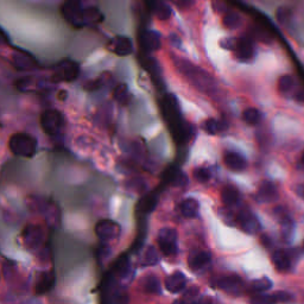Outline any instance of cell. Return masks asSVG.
Segmentation results:
<instances>
[{
    "label": "cell",
    "mask_w": 304,
    "mask_h": 304,
    "mask_svg": "<svg viewBox=\"0 0 304 304\" xmlns=\"http://www.w3.org/2000/svg\"><path fill=\"white\" fill-rule=\"evenodd\" d=\"M242 119H244L246 124L255 126V125H258L260 120H262V114H260L257 108H247L242 113Z\"/></svg>",
    "instance_id": "cell-33"
},
{
    "label": "cell",
    "mask_w": 304,
    "mask_h": 304,
    "mask_svg": "<svg viewBox=\"0 0 304 304\" xmlns=\"http://www.w3.org/2000/svg\"><path fill=\"white\" fill-rule=\"evenodd\" d=\"M221 46L230 50L235 59L241 63H250L256 59V39L250 35H241L239 37H225L221 41Z\"/></svg>",
    "instance_id": "cell-1"
},
{
    "label": "cell",
    "mask_w": 304,
    "mask_h": 304,
    "mask_svg": "<svg viewBox=\"0 0 304 304\" xmlns=\"http://www.w3.org/2000/svg\"><path fill=\"white\" fill-rule=\"evenodd\" d=\"M62 14L68 24L75 29L84 27V9L81 0H66L62 6Z\"/></svg>",
    "instance_id": "cell-6"
},
{
    "label": "cell",
    "mask_w": 304,
    "mask_h": 304,
    "mask_svg": "<svg viewBox=\"0 0 304 304\" xmlns=\"http://www.w3.org/2000/svg\"><path fill=\"white\" fill-rule=\"evenodd\" d=\"M12 60L14 67H16L18 70H31L37 66L34 56L30 55V53L26 51H23V50H17V51L13 53Z\"/></svg>",
    "instance_id": "cell-17"
},
{
    "label": "cell",
    "mask_w": 304,
    "mask_h": 304,
    "mask_svg": "<svg viewBox=\"0 0 304 304\" xmlns=\"http://www.w3.org/2000/svg\"><path fill=\"white\" fill-rule=\"evenodd\" d=\"M272 297L276 303H289L292 301V296L285 291H277L272 295Z\"/></svg>",
    "instance_id": "cell-40"
},
{
    "label": "cell",
    "mask_w": 304,
    "mask_h": 304,
    "mask_svg": "<svg viewBox=\"0 0 304 304\" xmlns=\"http://www.w3.org/2000/svg\"><path fill=\"white\" fill-rule=\"evenodd\" d=\"M80 74V66L71 60H64L57 63L52 71V80L55 82H71L76 80Z\"/></svg>",
    "instance_id": "cell-5"
},
{
    "label": "cell",
    "mask_w": 304,
    "mask_h": 304,
    "mask_svg": "<svg viewBox=\"0 0 304 304\" xmlns=\"http://www.w3.org/2000/svg\"><path fill=\"white\" fill-rule=\"evenodd\" d=\"M185 285H187V278L180 271L170 274L165 280V288L171 294H178V292L183 291Z\"/></svg>",
    "instance_id": "cell-20"
},
{
    "label": "cell",
    "mask_w": 304,
    "mask_h": 304,
    "mask_svg": "<svg viewBox=\"0 0 304 304\" xmlns=\"http://www.w3.org/2000/svg\"><path fill=\"white\" fill-rule=\"evenodd\" d=\"M174 304H199V302H188L185 299H178V301H175Z\"/></svg>",
    "instance_id": "cell-47"
},
{
    "label": "cell",
    "mask_w": 304,
    "mask_h": 304,
    "mask_svg": "<svg viewBox=\"0 0 304 304\" xmlns=\"http://www.w3.org/2000/svg\"><path fill=\"white\" fill-rule=\"evenodd\" d=\"M273 213H274V216H276V219L278 221L283 220L284 217L289 216V214L287 213V210H285L284 207H282V206H277L276 208L273 209Z\"/></svg>",
    "instance_id": "cell-41"
},
{
    "label": "cell",
    "mask_w": 304,
    "mask_h": 304,
    "mask_svg": "<svg viewBox=\"0 0 304 304\" xmlns=\"http://www.w3.org/2000/svg\"><path fill=\"white\" fill-rule=\"evenodd\" d=\"M221 200L226 207L234 206L239 201V191L237 188L227 185L221 190Z\"/></svg>",
    "instance_id": "cell-27"
},
{
    "label": "cell",
    "mask_w": 304,
    "mask_h": 304,
    "mask_svg": "<svg viewBox=\"0 0 304 304\" xmlns=\"http://www.w3.org/2000/svg\"><path fill=\"white\" fill-rule=\"evenodd\" d=\"M210 255L205 251H192L188 257V265L194 272L205 270L210 264Z\"/></svg>",
    "instance_id": "cell-15"
},
{
    "label": "cell",
    "mask_w": 304,
    "mask_h": 304,
    "mask_svg": "<svg viewBox=\"0 0 304 304\" xmlns=\"http://www.w3.org/2000/svg\"><path fill=\"white\" fill-rule=\"evenodd\" d=\"M95 233L102 242H109L119 237L120 226L112 220H101L96 224Z\"/></svg>",
    "instance_id": "cell-10"
},
{
    "label": "cell",
    "mask_w": 304,
    "mask_h": 304,
    "mask_svg": "<svg viewBox=\"0 0 304 304\" xmlns=\"http://www.w3.org/2000/svg\"><path fill=\"white\" fill-rule=\"evenodd\" d=\"M157 202H158V192H150V194L144 195L139 200L137 206H135V210L141 215H145V214H149L155 210Z\"/></svg>",
    "instance_id": "cell-19"
},
{
    "label": "cell",
    "mask_w": 304,
    "mask_h": 304,
    "mask_svg": "<svg viewBox=\"0 0 304 304\" xmlns=\"http://www.w3.org/2000/svg\"><path fill=\"white\" fill-rule=\"evenodd\" d=\"M144 289L149 294H160V284L156 276H149L144 281Z\"/></svg>",
    "instance_id": "cell-35"
},
{
    "label": "cell",
    "mask_w": 304,
    "mask_h": 304,
    "mask_svg": "<svg viewBox=\"0 0 304 304\" xmlns=\"http://www.w3.org/2000/svg\"><path fill=\"white\" fill-rule=\"evenodd\" d=\"M9 146L13 155L31 158L37 150V141L27 133H16L10 138Z\"/></svg>",
    "instance_id": "cell-3"
},
{
    "label": "cell",
    "mask_w": 304,
    "mask_h": 304,
    "mask_svg": "<svg viewBox=\"0 0 304 304\" xmlns=\"http://www.w3.org/2000/svg\"><path fill=\"white\" fill-rule=\"evenodd\" d=\"M303 248H304V241H303Z\"/></svg>",
    "instance_id": "cell-49"
},
{
    "label": "cell",
    "mask_w": 304,
    "mask_h": 304,
    "mask_svg": "<svg viewBox=\"0 0 304 304\" xmlns=\"http://www.w3.org/2000/svg\"><path fill=\"white\" fill-rule=\"evenodd\" d=\"M159 257L157 250L153 246H149L144 255V264L148 266H153L158 263Z\"/></svg>",
    "instance_id": "cell-36"
},
{
    "label": "cell",
    "mask_w": 304,
    "mask_h": 304,
    "mask_svg": "<svg viewBox=\"0 0 304 304\" xmlns=\"http://www.w3.org/2000/svg\"><path fill=\"white\" fill-rule=\"evenodd\" d=\"M160 110H162V114L168 126H169L170 132L176 130L185 123L182 118L180 105H178L176 96L174 94H167L160 100Z\"/></svg>",
    "instance_id": "cell-2"
},
{
    "label": "cell",
    "mask_w": 304,
    "mask_h": 304,
    "mask_svg": "<svg viewBox=\"0 0 304 304\" xmlns=\"http://www.w3.org/2000/svg\"><path fill=\"white\" fill-rule=\"evenodd\" d=\"M41 125L43 131L49 135H55L60 133L63 126V117L59 110L46 109L41 117Z\"/></svg>",
    "instance_id": "cell-8"
},
{
    "label": "cell",
    "mask_w": 304,
    "mask_h": 304,
    "mask_svg": "<svg viewBox=\"0 0 304 304\" xmlns=\"http://www.w3.org/2000/svg\"><path fill=\"white\" fill-rule=\"evenodd\" d=\"M223 21L225 26L227 27V30H234L241 24V18L239 16V13L234 12V11H228L224 16Z\"/></svg>",
    "instance_id": "cell-32"
},
{
    "label": "cell",
    "mask_w": 304,
    "mask_h": 304,
    "mask_svg": "<svg viewBox=\"0 0 304 304\" xmlns=\"http://www.w3.org/2000/svg\"><path fill=\"white\" fill-rule=\"evenodd\" d=\"M278 91L284 98L304 102V91L297 78L292 75H282L278 80Z\"/></svg>",
    "instance_id": "cell-4"
},
{
    "label": "cell",
    "mask_w": 304,
    "mask_h": 304,
    "mask_svg": "<svg viewBox=\"0 0 304 304\" xmlns=\"http://www.w3.org/2000/svg\"><path fill=\"white\" fill-rule=\"evenodd\" d=\"M7 44H9V37H7L6 32L0 27V46L7 45Z\"/></svg>",
    "instance_id": "cell-45"
},
{
    "label": "cell",
    "mask_w": 304,
    "mask_h": 304,
    "mask_svg": "<svg viewBox=\"0 0 304 304\" xmlns=\"http://www.w3.org/2000/svg\"><path fill=\"white\" fill-rule=\"evenodd\" d=\"M281 224V233H282V238L284 239V240H291L292 235H294V232H295V223L294 220L291 219L290 215L284 217L283 220L280 221Z\"/></svg>",
    "instance_id": "cell-29"
},
{
    "label": "cell",
    "mask_w": 304,
    "mask_h": 304,
    "mask_svg": "<svg viewBox=\"0 0 304 304\" xmlns=\"http://www.w3.org/2000/svg\"><path fill=\"white\" fill-rule=\"evenodd\" d=\"M107 49L110 52H113L114 55L127 56L133 52V44H132L131 39L126 36H117L108 42Z\"/></svg>",
    "instance_id": "cell-13"
},
{
    "label": "cell",
    "mask_w": 304,
    "mask_h": 304,
    "mask_svg": "<svg viewBox=\"0 0 304 304\" xmlns=\"http://www.w3.org/2000/svg\"><path fill=\"white\" fill-rule=\"evenodd\" d=\"M130 270V259L127 258L126 255H123L119 259L117 260L113 266V271L120 277H126Z\"/></svg>",
    "instance_id": "cell-31"
},
{
    "label": "cell",
    "mask_w": 304,
    "mask_h": 304,
    "mask_svg": "<svg viewBox=\"0 0 304 304\" xmlns=\"http://www.w3.org/2000/svg\"><path fill=\"white\" fill-rule=\"evenodd\" d=\"M53 273L51 271H44V272L39 273L35 284V291L37 295L46 294L50 289L53 287Z\"/></svg>",
    "instance_id": "cell-22"
},
{
    "label": "cell",
    "mask_w": 304,
    "mask_h": 304,
    "mask_svg": "<svg viewBox=\"0 0 304 304\" xmlns=\"http://www.w3.org/2000/svg\"><path fill=\"white\" fill-rule=\"evenodd\" d=\"M84 27L85 26H94V25H98L103 20V14L101 13L98 7H87V9H84Z\"/></svg>",
    "instance_id": "cell-25"
},
{
    "label": "cell",
    "mask_w": 304,
    "mask_h": 304,
    "mask_svg": "<svg viewBox=\"0 0 304 304\" xmlns=\"http://www.w3.org/2000/svg\"><path fill=\"white\" fill-rule=\"evenodd\" d=\"M164 183H173L177 187H183L188 183V177L182 173L181 170H178L177 168L170 167L163 176Z\"/></svg>",
    "instance_id": "cell-23"
},
{
    "label": "cell",
    "mask_w": 304,
    "mask_h": 304,
    "mask_svg": "<svg viewBox=\"0 0 304 304\" xmlns=\"http://www.w3.org/2000/svg\"><path fill=\"white\" fill-rule=\"evenodd\" d=\"M24 244L29 250H36L43 244L44 232L38 225H27L23 232Z\"/></svg>",
    "instance_id": "cell-11"
},
{
    "label": "cell",
    "mask_w": 304,
    "mask_h": 304,
    "mask_svg": "<svg viewBox=\"0 0 304 304\" xmlns=\"http://www.w3.org/2000/svg\"><path fill=\"white\" fill-rule=\"evenodd\" d=\"M251 304H276V301H274L272 295H264V294H259L253 296L251 298Z\"/></svg>",
    "instance_id": "cell-39"
},
{
    "label": "cell",
    "mask_w": 304,
    "mask_h": 304,
    "mask_svg": "<svg viewBox=\"0 0 304 304\" xmlns=\"http://www.w3.org/2000/svg\"><path fill=\"white\" fill-rule=\"evenodd\" d=\"M260 241H262L264 247H266V248H269V247H271V246H272V240H271V238L269 237V235L263 234L262 237H260Z\"/></svg>",
    "instance_id": "cell-44"
},
{
    "label": "cell",
    "mask_w": 304,
    "mask_h": 304,
    "mask_svg": "<svg viewBox=\"0 0 304 304\" xmlns=\"http://www.w3.org/2000/svg\"><path fill=\"white\" fill-rule=\"evenodd\" d=\"M192 174H194L195 180L200 182V183H206V182H208L210 178L209 170L206 169V168H196Z\"/></svg>",
    "instance_id": "cell-38"
},
{
    "label": "cell",
    "mask_w": 304,
    "mask_h": 304,
    "mask_svg": "<svg viewBox=\"0 0 304 304\" xmlns=\"http://www.w3.org/2000/svg\"><path fill=\"white\" fill-rule=\"evenodd\" d=\"M149 12L160 20L169 19L171 16V9L164 0H146Z\"/></svg>",
    "instance_id": "cell-16"
},
{
    "label": "cell",
    "mask_w": 304,
    "mask_h": 304,
    "mask_svg": "<svg viewBox=\"0 0 304 304\" xmlns=\"http://www.w3.org/2000/svg\"><path fill=\"white\" fill-rule=\"evenodd\" d=\"M225 164L230 168L231 170L237 171V173H240V171H244L247 167V162L241 155H239L238 152L230 151L225 155Z\"/></svg>",
    "instance_id": "cell-24"
},
{
    "label": "cell",
    "mask_w": 304,
    "mask_h": 304,
    "mask_svg": "<svg viewBox=\"0 0 304 304\" xmlns=\"http://www.w3.org/2000/svg\"><path fill=\"white\" fill-rule=\"evenodd\" d=\"M203 130H205L208 134H217L220 132H223L226 130V124L221 120H216V119H207L205 123L202 125Z\"/></svg>",
    "instance_id": "cell-28"
},
{
    "label": "cell",
    "mask_w": 304,
    "mask_h": 304,
    "mask_svg": "<svg viewBox=\"0 0 304 304\" xmlns=\"http://www.w3.org/2000/svg\"><path fill=\"white\" fill-rule=\"evenodd\" d=\"M139 43H141L143 52L150 53L155 51L157 49H159L160 46L159 35L155 31L144 30L139 34Z\"/></svg>",
    "instance_id": "cell-14"
},
{
    "label": "cell",
    "mask_w": 304,
    "mask_h": 304,
    "mask_svg": "<svg viewBox=\"0 0 304 304\" xmlns=\"http://www.w3.org/2000/svg\"><path fill=\"white\" fill-rule=\"evenodd\" d=\"M177 231L174 228L165 227L162 228L158 233V238H157V242H158V247L160 252L164 256L171 257L175 256L177 253Z\"/></svg>",
    "instance_id": "cell-7"
},
{
    "label": "cell",
    "mask_w": 304,
    "mask_h": 304,
    "mask_svg": "<svg viewBox=\"0 0 304 304\" xmlns=\"http://www.w3.org/2000/svg\"><path fill=\"white\" fill-rule=\"evenodd\" d=\"M296 192H297V195L299 198L304 200V183L303 184H299L297 188H296Z\"/></svg>",
    "instance_id": "cell-46"
},
{
    "label": "cell",
    "mask_w": 304,
    "mask_h": 304,
    "mask_svg": "<svg viewBox=\"0 0 304 304\" xmlns=\"http://www.w3.org/2000/svg\"><path fill=\"white\" fill-rule=\"evenodd\" d=\"M237 224L245 233L257 234L260 231V223L251 210H241L237 216Z\"/></svg>",
    "instance_id": "cell-12"
},
{
    "label": "cell",
    "mask_w": 304,
    "mask_h": 304,
    "mask_svg": "<svg viewBox=\"0 0 304 304\" xmlns=\"http://www.w3.org/2000/svg\"><path fill=\"white\" fill-rule=\"evenodd\" d=\"M302 163L304 164V153H303V156H302Z\"/></svg>",
    "instance_id": "cell-48"
},
{
    "label": "cell",
    "mask_w": 304,
    "mask_h": 304,
    "mask_svg": "<svg viewBox=\"0 0 304 304\" xmlns=\"http://www.w3.org/2000/svg\"><path fill=\"white\" fill-rule=\"evenodd\" d=\"M171 2H173L175 5L181 7V9H187V7H189L194 3V0H171Z\"/></svg>",
    "instance_id": "cell-43"
},
{
    "label": "cell",
    "mask_w": 304,
    "mask_h": 304,
    "mask_svg": "<svg viewBox=\"0 0 304 304\" xmlns=\"http://www.w3.org/2000/svg\"><path fill=\"white\" fill-rule=\"evenodd\" d=\"M217 288L232 296H240L244 292V282L237 274H227L220 277L216 282Z\"/></svg>",
    "instance_id": "cell-9"
},
{
    "label": "cell",
    "mask_w": 304,
    "mask_h": 304,
    "mask_svg": "<svg viewBox=\"0 0 304 304\" xmlns=\"http://www.w3.org/2000/svg\"><path fill=\"white\" fill-rule=\"evenodd\" d=\"M113 98L116 99V101L119 102L120 105L123 106L127 105V103L130 102V98H131L127 86L125 84L118 85L113 92Z\"/></svg>",
    "instance_id": "cell-30"
},
{
    "label": "cell",
    "mask_w": 304,
    "mask_h": 304,
    "mask_svg": "<svg viewBox=\"0 0 304 304\" xmlns=\"http://www.w3.org/2000/svg\"><path fill=\"white\" fill-rule=\"evenodd\" d=\"M112 301H113V304H128L130 298H128V296L126 294H117L114 295Z\"/></svg>",
    "instance_id": "cell-42"
},
{
    "label": "cell",
    "mask_w": 304,
    "mask_h": 304,
    "mask_svg": "<svg viewBox=\"0 0 304 304\" xmlns=\"http://www.w3.org/2000/svg\"><path fill=\"white\" fill-rule=\"evenodd\" d=\"M278 198V190L272 182L263 181L260 183L258 191H257V199L259 202H273Z\"/></svg>",
    "instance_id": "cell-18"
},
{
    "label": "cell",
    "mask_w": 304,
    "mask_h": 304,
    "mask_svg": "<svg viewBox=\"0 0 304 304\" xmlns=\"http://www.w3.org/2000/svg\"><path fill=\"white\" fill-rule=\"evenodd\" d=\"M271 262L278 271H289L291 269V257L285 250H277L271 256Z\"/></svg>",
    "instance_id": "cell-21"
},
{
    "label": "cell",
    "mask_w": 304,
    "mask_h": 304,
    "mask_svg": "<svg viewBox=\"0 0 304 304\" xmlns=\"http://www.w3.org/2000/svg\"><path fill=\"white\" fill-rule=\"evenodd\" d=\"M219 215L221 219L224 220V223L226 225H230V226H234V224L237 223V217L234 216V214L232 210L228 209V207H224V208L219 209Z\"/></svg>",
    "instance_id": "cell-37"
},
{
    "label": "cell",
    "mask_w": 304,
    "mask_h": 304,
    "mask_svg": "<svg viewBox=\"0 0 304 304\" xmlns=\"http://www.w3.org/2000/svg\"><path fill=\"white\" fill-rule=\"evenodd\" d=\"M272 285L273 284L270 278L263 277V278H259V280L253 281L252 290L257 292V294H263V292L270 290V289L272 288Z\"/></svg>",
    "instance_id": "cell-34"
},
{
    "label": "cell",
    "mask_w": 304,
    "mask_h": 304,
    "mask_svg": "<svg viewBox=\"0 0 304 304\" xmlns=\"http://www.w3.org/2000/svg\"><path fill=\"white\" fill-rule=\"evenodd\" d=\"M181 213L184 217H188V219H194L199 215L200 210V205L198 200L195 199H185L183 202L181 203L180 206Z\"/></svg>",
    "instance_id": "cell-26"
}]
</instances>
